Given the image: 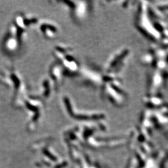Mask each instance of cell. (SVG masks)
Returning a JSON list of instances; mask_svg holds the SVG:
<instances>
[{
	"label": "cell",
	"instance_id": "6da1fadb",
	"mask_svg": "<svg viewBox=\"0 0 168 168\" xmlns=\"http://www.w3.org/2000/svg\"><path fill=\"white\" fill-rule=\"evenodd\" d=\"M41 31L46 37L48 39H53L58 34V28L49 23H43L41 26Z\"/></svg>",
	"mask_w": 168,
	"mask_h": 168
}]
</instances>
